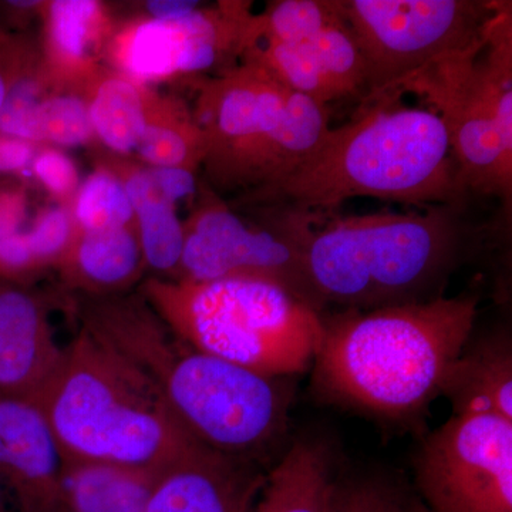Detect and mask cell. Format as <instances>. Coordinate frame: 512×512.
Listing matches in <instances>:
<instances>
[{
  "label": "cell",
  "mask_w": 512,
  "mask_h": 512,
  "mask_svg": "<svg viewBox=\"0 0 512 512\" xmlns=\"http://www.w3.org/2000/svg\"><path fill=\"white\" fill-rule=\"evenodd\" d=\"M30 174L57 205L72 208L79 191V168L66 151L52 146L37 148Z\"/></svg>",
  "instance_id": "cell-29"
},
{
  "label": "cell",
  "mask_w": 512,
  "mask_h": 512,
  "mask_svg": "<svg viewBox=\"0 0 512 512\" xmlns=\"http://www.w3.org/2000/svg\"><path fill=\"white\" fill-rule=\"evenodd\" d=\"M64 458L35 402L0 394V478L18 512H64Z\"/></svg>",
  "instance_id": "cell-12"
},
{
  "label": "cell",
  "mask_w": 512,
  "mask_h": 512,
  "mask_svg": "<svg viewBox=\"0 0 512 512\" xmlns=\"http://www.w3.org/2000/svg\"><path fill=\"white\" fill-rule=\"evenodd\" d=\"M72 212L79 232L134 227L133 207L124 185L101 158L80 184Z\"/></svg>",
  "instance_id": "cell-24"
},
{
  "label": "cell",
  "mask_w": 512,
  "mask_h": 512,
  "mask_svg": "<svg viewBox=\"0 0 512 512\" xmlns=\"http://www.w3.org/2000/svg\"><path fill=\"white\" fill-rule=\"evenodd\" d=\"M252 3L222 0L171 20L138 15L116 23L104 64L143 86L180 77L221 74L248 46Z\"/></svg>",
  "instance_id": "cell-9"
},
{
  "label": "cell",
  "mask_w": 512,
  "mask_h": 512,
  "mask_svg": "<svg viewBox=\"0 0 512 512\" xmlns=\"http://www.w3.org/2000/svg\"><path fill=\"white\" fill-rule=\"evenodd\" d=\"M29 200L20 185L0 187V278L33 285L43 271L30 247Z\"/></svg>",
  "instance_id": "cell-25"
},
{
  "label": "cell",
  "mask_w": 512,
  "mask_h": 512,
  "mask_svg": "<svg viewBox=\"0 0 512 512\" xmlns=\"http://www.w3.org/2000/svg\"><path fill=\"white\" fill-rule=\"evenodd\" d=\"M36 404L66 463L161 476L211 451L181 426L143 370L83 328Z\"/></svg>",
  "instance_id": "cell-4"
},
{
  "label": "cell",
  "mask_w": 512,
  "mask_h": 512,
  "mask_svg": "<svg viewBox=\"0 0 512 512\" xmlns=\"http://www.w3.org/2000/svg\"><path fill=\"white\" fill-rule=\"evenodd\" d=\"M150 90L151 87L134 82L107 66L87 87L84 97L96 143L106 148L111 156L130 157L136 153L146 126Z\"/></svg>",
  "instance_id": "cell-21"
},
{
  "label": "cell",
  "mask_w": 512,
  "mask_h": 512,
  "mask_svg": "<svg viewBox=\"0 0 512 512\" xmlns=\"http://www.w3.org/2000/svg\"><path fill=\"white\" fill-rule=\"evenodd\" d=\"M414 477L429 512H512V421L454 414L421 444Z\"/></svg>",
  "instance_id": "cell-11"
},
{
  "label": "cell",
  "mask_w": 512,
  "mask_h": 512,
  "mask_svg": "<svg viewBox=\"0 0 512 512\" xmlns=\"http://www.w3.org/2000/svg\"><path fill=\"white\" fill-rule=\"evenodd\" d=\"M0 512H18L15 503H13L12 495H10L2 478H0Z\"/></svg>",
  "instance_id": "cell-33"
},
{
  "label": "cell",
  "mask_w": 512,
  "mask_h": 512,
  "mask_svg": "<svg viewBox=\"0 0 512 512\" xmlns=\"http://www.w3.org/2000/svg\"><path fill=\"white\" fill-rule=\"evenodd\" d=\"M35 144L0 134V175H22L29 171L37 153Z\"/></svg>",
  "instance_id": "cell-31"
},
{
  "label": "cell",
  "mask_w": 512,
  "mask_h": 512,
  "mask_svg": "<svg viewBox=\"0 0 512 512\" xmlns=\"http://www.w3.org/2000/svg\"><path fill=\"white\" fill-rule=\"evenodd\" d=\"M335 456L322 439L303 437L266 473L248 512H328Z\"/></svg>",
  "instance_id": "cell-18"
},
{
  "label": "cell",
  "mask_w": 512,
  "mask_h": 512,
  "mask_svg": "<svg viewBox=\"0 0 512 512\" xmlns=\"http://www.w3.org/2000/svg\"><path fill=\"white\" fill-rule=\"evenodd\" d=\"M39 18L47 76L57 89L84 96L106 67L104 53L117 23L109 6L99 0H49L42 2Z\"/></svg>",
  "instance_id": "cell-14"
},
{
  "label": "cell",
  "mask_w": 512,
  "mask_h": 512,
  "mask_svg": "<svg viewBox=\"0 0 512 512\" xmlns=\"http://www.w3.org/2000/svg\"><path fill=\"white\" fill-rule=\"evenodd\" d=\"M328 512H429L417 491L386 473L336 474Z\"/></svg>",
  "instance_id": "cell-23"
},
{
  "label": "cell",
  "mask_w": 512,
  "mask_h": 512,
  "mask_svg": "<svg viewBox=\"0 0 512 512\" xmlns=\"http://www.w3.org/2000/svg\"><path fill=\"white\" fill-rule=\"evenodd\" d=\"M362 53L366 94L377 96L488 32L498 0H338Z\"/></svg>",
  "instance_id": "cell-8"
},
{
  "label": "cell",
  "mask_w": 512,
  "mask_h": 512,
  "mask_svg": "<svg viewBox=\"0 0 512 512\" xmlns=\"http://www.w3.org/2000/svg\"><path fill=\"white\" fill-rule=\"evenodd\" d=\"M124 185L134 212L136 228L147 271L156 278L175 279L184 248V222L157 184L150 167L130 157H101Z\"/></svg>",
  "instance_id": "cell-17"
},
{
  "label": "cell",
  "mask_w": 512,
  "mask_h": 512,
  "mask_svg": "<svg viewBox=\"0 0 512 512\" xmlns=\"http://www.w3.org/2000/svg\"><path fill=\"white\" fill-rule=\"evenodd\" d=\"M138 292L192 348L268 377L308 369L323 336L320 312L274 282L151 276Z\"/></svg>",
  "instance_id": "cell-5"
},
{
  "label": "cell",
  "mask_w": 512,
  "mask_h": 512,
  "mask_svg": "<svg viewBox=\"0 0 512 512\" xmlns=\"http://www.w3.org/2000/svg\"><path fill=\"white\" fill-rule=\"evenodd\" d=\"M79 234L72 208L63 205L43 208L30 220L29 239L40 269H56Z\"/></svg>",
  "instance_id": "cell-28"
},
{
  "label": "cell",
  "mask_w": 512,
  "mask_h": 512,
  "mask_svg": "<svg viewBox=\"0 0 512 512\" xmlns=\"http://www.w3.org/2000/svg\"><path fill=\"white\" fill-rule=\"evenodd\" d=\"M440 394L454 414H494L512 421V349L507 336L464 348L448 370Z\"/></svg>",
  "instance_id": "cell-19"
},
{
  "label": "cell",
  "mask_w": 512,
  "mask_h": 512,
  "mask_svg": "<svg viewBox=\"0 0 512 512\" xmlns=\"http://www.w3.org/2000/svg\"><path fill=\"white\" fill-rule=\"evenodd\" d=\"M35 49V43L26 37L0 32V113L10 84Z\"/></svg>",
  "instance_id": "cell-30"
},
{
  "label": "cell",
  "mask_w": 512,
  "mask_h": 512,
  "mask_svg": "<svg viewBox=\"0 0 512 512\" xmlns=\"http://www.w3.org/2000/svg\"><path fill=\"white\" fill-rule=\"evenodd\" d=\"M55 271L74 296L104 298L128 293L147 269L136 228L124 227L79 232Z\"/></svg>",
  "instance_id": "cell-16"
},
{
  "label": "cell",
  "mask_w": 512,
  "mask_h": 512,
  "mask_svg": "<svg viewBox=\"0 0 512 512\" xmlns=\"http://www.w3.org/2000/svg\"><path fill=\"white\" fill-rule=\"evenodd\" d=\"M463 208L286 220L295 227L320 308L330 302L348 311H373L441 296L437 291L473 237Z\"/></svg>",
  "instance_id": "cell-3"
},
{
  "label": "cell",
  "mask_w": 512,
  "mask_h": 512,
  "mask_svg": "<svg viewBox=\"0 0 512 512\" xmlns=\"http://www.w3.org/2000/svg\"><path fill=\"white\" fill-rule=\"evenodd\" d=\"M192 111L207 143L205 185L238 198L291 173L330 128L328 107L245 62L201 79Z\"/></svg>",
  "instance_id": "cell-6"
},
{
  "label": "cell",
  "mask_w": 512,
  "mask_h": 512,
  "mask_svg": "<svg viewBox=\"0 0 512 512\" xmlns=\"http://www.w3.org/2000/svg\"><path fill=\"white\" fill-rule=\"evenodd\" d=\"M207 143L194 111L180 97L148 93L146 126L138 143V163L147 167L178 168L198 173Z\"/></svg>",
  "instance_id": "cell-20"
},
{
  "label": "cell",
  "mask_w": 512,
  "mask_h": 512,
  "mask_svg": "<svg viewBox=\"0 0 512 512\" xmlns=\"http://www.w3.org/2000/svg\"><path fill=\"white\" fill-rule=\"evenodd\" d=\"M412 205H466L446 127L434 111L402 94L363 97L348 123L276 183L238 198L262 218L336 214L353 198Z\"/></svg>",
  "instance_id": "cell-1"
},
{
  "label": "cell",
  "mask_w": 512,
  "mask_h": 512,
  "mask_svg": "<svg viewBox=\"0 0 512 512\" xmlns=\"http://www.w3.org/2000/svg\"><path fill=\"white\" fill-rule=\"evenodd\" d=\"M200 6L198 2H185V0H151L141 5L143 16L150 19L171 20L187 15L191 10Z\"/></svg>",
  "instance_id": "cell-32"
},
{
  "label": "cell",
  "mask_w": 512,
  "mask_h": 512,
  "mask_svg": "<svg viewBox=\"0 0 512 512\" xmlns=\"http://www.w3.org/2000/svg\"><path fill=\"white\" fill-rule=\"evenodd\" d=\"M55 89L57 87L45 72L37 45L10 84L0 113V134L42 146L40 110L43 101Z\"/></svg>",
  "instance_id": "cell-26"
},
{
  "label": "cell",
  "mask_w": 512,
  "mask_h": 512,
  "mask_svg": "<svg viewBox=\"0 0 512 512\" xmlns=\"http://www.w3.org/2000/svg\"><path fill=\"white\" fill-rule=\"evenodd\" d=\"M42 146L76 148L96 143L89 106L83 94L55 89L40 110Z\"/></svg>",
  "instance_id": "cell-27"
},
{
  "label": "cell",
  "mask_w": 512,
  "mask_h": 512,
  "mask_svg": "<svg viewBox=\"0 0 512 512\" xmlns=\"http://www.w3.org/2000/svg\"><path fill=\"white\" fill-rule=\"evenodd\" d=\"M477 299H430L323 320L312 383L330 403L384 419L416 416L440 394L473 332Z\"/></svg>",
  "instance_id": "cell-2"
},
{
  "label": "cell",
  "mask_w": 512,
  "mask_h": 512,
  "mask_svg": "<svg viewBox=\"0 0 512 512\" xmlns=\"http://www.w3.org/2000/svg\"><path fill=\"white\" fill-rule=\"evenodd\" d=\"M389 92L416 94L446 127L467 197H512V8L503 2L473 45L440 57ZM387 93V92H384Z\"/></svg>",
  "instance_id": "cell-7"
},
{
  "label": "cell",
  "mask_w": 512,
  "mask_h": 512,
  "mask_svg": "<svg viewBox=\"0 0 512 512\" xmlns=\"http://www.w3.org/2000/svg\"><path fill=\"white\" fill-rule=\"evenodd\" d=\"M266 474L204 451L161 474L140 512H248Z\"/></svg>",
  "instance_id": "cell-15"
},
{
  "label": "cell",
  "mask_w": 512,
  "mask_h": 512,
  "mask_svg": "<svg viewBox=\"0 0 512 512\" xmlns=\"http://www.w3.org/2000/svg\"><path fill=\"white\" fill-rule=\"evenodd\" d=\"M184 222V248L174 281L211 282L258 278L274 282L320 312L291 225L281 220L247 222L201 185Z\"/></svg>",
  "instance_id": "cell-10"
},
{
  "label": "cell",
  "mask_w": 512,
  "mask_h": 512,
  "mask_svg": "<svg viewBox=\"0 0 512 512\" xmlns=\"http://www.w3.org/2000/svg\"><path fill=\"white\" fill-rule=\"evenodd\" d=\"M158 477L64 461V512H140Z\"/></svg>",
  "instance_id": "cell-22"
},
{
  "label": "cell",
  "mask_w": 512,
  "mask_h": 512,
  "mask_svg": "<svg viewBox=\"0 0 512 512\" xmlns=\"http://www.w3.org/2000/svg\"><path fill=\"white\" fill-rule=\"evenodd\" d=\"M47 298L33 285L0 278V394L37 402L62 359Z\"/></svg>",
  "instance_id": "cell-13"
}]
</instances>
